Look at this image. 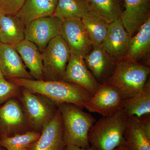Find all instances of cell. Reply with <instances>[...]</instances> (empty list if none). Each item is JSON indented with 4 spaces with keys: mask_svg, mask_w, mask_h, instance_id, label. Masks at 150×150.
<instances>
[{
    "mask_svg": "<svg viewBox=\"0 0 150 150\" xmlns=\"http://www.w3.org/2000/svg\"><path fill=\"white\" fill-rule=\"evenodd\" d=\"M11 80L12 82L18 87L46 97L57 106L62 103H71L83 109L92 96L91 94L81 86L64 81L25 79Z\"/></svg>",
    "mask_w": 150,
    "mask_h": 150,
    "instance_id": "cell-1",
    "label": "cell"
},
{
    "mask_svg": "<svg viewBox=\"0 0 150 150\" xmlns=\"http://www.w3.org/2000/svg\"><path fill=\"white\" fill-rule=\"evenodd\" d=\"M58 107L62 114L65 146L74 145L84 149L89 148L88 133L96 119L75 105L62 103Z\"/></svg>",
    "mask_w": 150,
    "mask_h": 150,
    "instance_id": "cell-2",
    "label": "cell"
},
{
    "mask_svg": "<svg viewBox=\"0 0 150 150\" xmlns=\"http://www.w3.org/2000/svg\"><path fill=\"white\" fill-rule=\"evenodd\" d=\"M128 116L122 108L96 121L89 132L91 146L96 150H114L124 144V132Z\"/></svg>",
    "mask_w": 150,
    "mask_h": 150,
    "instance_id": "cell-3",
    "label": "cell"
},
{
    "mask_svg": "<svg viewBox=\"0 0 150 150\" xmlns=\"http://www.w3.org/2000/svg\"><path fill=\"white\" fill-rule=\"evenodd\" d=\"M150 72V67L146 65L121 60L117 62L113 73L105 83L116 87L128 99L143 89Z\"/></svg>",
    "mask_w": 150,
    "mask_h": 150,
    "instance_id": "cell-4",
    "label": "cell"
},
{
    "mask_svg": "<svg viewBox=\"0 0 150 150\" xmlns=\"http://www.w3.org/2000/svg\"><path fill=\"white\" fill-rule=\"evenodd\" d=\"M43 75L50 80H62L71 52L61 35L49 42L42 53Z\"/></svg>",
    "mask_w": 150,
    "mask_h": 150,
    "instance_id": "cell-5",
    "label": "cell"
},
{
    "mask_svg": "<svg viewBox=\"0 0 150 150\" xmlns=\"http://www.w3.org/2000/svg\"><path fill=\"white\" fill-rule=\"evenodd\" d=\"M125 100L117 88L104 83L100 84L98 90L86 103L85 108L90 112L106 117L123 108Z\"/></svg>",
    "mask_w": 150,
    "mask_h": 150,
    "instance_id": "cell-6",
    "label": "cell"
},
{
    "mask_svg": "<svg viewBox=\"0 0 150 150\" xmlns=\"http://www.w3.org/2000/svg\"><path fill=\"white\" fill-rule=\"evenodd\" d=\"M62 23L54 16L37 19L25 26V39L43 50L52 39L61 35Z\"/></svg>",
    "mask_w": 150,
    "mask_h": 150,
    "instance_id": "cell-7",
    "label": "cell"
},
{
    "mask_svg": "<svg viewBox=\"0 0 150 150\" xmlns=\"http://www.w3.org/2000/svg\"><path fill=\"white\" fill-rule=\"evenodd\" d=\"M61 35L67 43L71 54L83 59L93 47L80 19H73L63 21Z\"/></svg>",
    "mask_w": 150,
    "mask_h": 150,
    "instance_id": "cell-8",
    "label": "cell"
},
{
    "mask_svg": "<svg viewBox=\"0 0 150 150\" xmlns=\"http://www.w3.org/2000/svg\"><path fill=\"white\" fill-rule=\"evenodd\" d=\"M124 139L129 150H150V115L128 116Z\"/></svg>",
    "mask_w": 150,
    "mask_h": 150,
    "instance_id": "cell-9",
    "label": "cell"
},
{
    "mask_svg": "<svg viewBox=\"0 0 150 150\" xmlns=\"http://www.w3.org/2000/svg\"><path fill=\"white\" fill-rule=\"evenodd\" d=\"M131 38L119 18L109 23L101 46L117 62L125 58Z\"/></svg>",
    "mask_w": 150,
    "mask_h": 150,
    "instance_id": "cell-10",
    "label": "cell"
},
{
    "mask_svg": "<svg viewBox=\"0 0 150 150\" xmlns=\"http://www.w3.org/2000/svg\"><path fill=\"white\" fill-rule=\"evenodd\" d=\"M62 80L81 86L92 96L100 86L88 69L83 58L72 54H71Z\"/></svg>",
    "mask_w": 150,
    "mask_h": 150,
    "instance_id": "cell-11",
    "label": "cell"
},
{
    "mask_svg": "<svg viewBox=\"0 0 150 150\" xmlns=\"http://www.w3.org/2000/svg\"><path fill=\"white\" fill-rule=\"evenodd\" d=\"M63 134L62 114L58 108L53 118L43 127L39 139L28 150H62L65 146Z\"/></svg>",
    "mask_w": 150,
    "mask_h": 150,
    "instance_id": "cell-12",
    "label": "cell"
},
{
    "mask_svg": "<svg viewBox=\"0 0 150 150\" xmlns=\"http://www.w3.org/2000/svg\"><path fill=\"white\" fill-rule=\"evenodd\" d=\"M150 0H123L120 18L131 37L150 17Z\"/></svg>",
    "mask_w": 150,
    "mask_h": 150,
    "instance_id": "cell-13",
    "label": "cell"
},
{
    "mask_svg": "<svg viewBox=\"0 0 150 150\" xmlns=\"http://www.w3.org/2000/svg\"><path fill=\"white\" fill-rule=\"evenodd\" d=\"M22 100L31 125L35 129L43 128L51 120L56 110L26 89L23 92Z\"/></svg>",
    "mask_w": 150,
    "mask_h": 150,
    "instance_id": "cell-14",
    "label": "cell"
},
{
    "mask_svg": "<svg viewBox=\"0 0 150 150\" xmlns=\"http://www.w3.org/2000/svg\"><path fill=\"white\" fill-rule=\"evenodd\" d=\"M84 60L88 69L100 84L105 83L111 76L117 63L101 45L93 46Z\"/></svg>",
    "mask_w": 150,
    "mask_h": 150,
    "instance_id": "cell-15",
    "label": "cell"
},
{
    "mask_svg": "<svg viewBox=\"0 0 150 150\" xmlns=\"http://www.w3.org/2000/svg\"><path fill=\"white\" fill-rule=\"evenodd\" d=\"M0 69L4 76L32 79L14 45L0 43Z\"/></svg>",
    "mask_w": 150,
    "mask_h": 150,
    "instance_id": "cell-16",
    "label": "cell"
},
{
    "mask_svg": "<svg viewBox=\"0 0 150 150\" xmlns=\"http://www.w3.org/2000/svg\"><path fill=\"white\" fill-rule=\"evenodd\" d=\"M21 57L25 66L29 70L30 74L37 80L44 78L42 54L38 46L29 40L24 39L14 45Z\"/></svg>",
    "mask_w": 150,
    "mask_h": 150,
    "instance_id": "cell-17",
    "label": "cell"
},
{
    "mask_svg": "<svg viewBox=\"0 0 150 150\" xmlns=\"http://www.w3.org/2000/svg\"><path fill=\"white\" fill-rule=\"evenodd\" d=\"M58 0H25L16 16L25 26L39 18L54 16Z\"/></svg>",
    "mask_w": 150,
    "mask_h": 150,
    "instance_id": "cell-18",
    "label": "cell"
},
{
    "mask_svg": "<svg viewBox=\"0 0 150 150\" xmlns=\"http://www.w3.org/2000/svg\"><path fill=\"white\" fill-rule=\"evenodd\" d=\"M150 50V17L132 36L128 51L123 60L138 62L144 58Z\"/></svg>",
    "mask_w": 150,
    "mask_h": 150,
    "instance_id": "cell-19",
    "label": "cell"
},
{
    "mask_svg": "<svg viewBox=\"0 0 150 150\" xmlns=\"http://www.w3.org/2000/svg\"><path fill=\"white\" fill-rule=\"evenodd\" d=\"M25 26L15 15L0 13V42L14 45L25 39Z\"/></svg>",
    "mask_w": 150,
    "mask_h": 150,
    "instance_id": "cell-20",
    "label": "cell"
},
{
    "mask_svg": "<svg viewBox=\"0 0 150 150\" xmlns=\"http://www.w3.org/2000/svg\"><path fill=\"white\" fill-rule=\"evenodd\" d=\"M123 108L127 116L140 118L150 115V83L147 81L139 93L125 100Z\"/></svg>",
    "mask_w": 150,
    "mask_h": 150,
    "instance_id": "cell-21",
    "label": "cell"
},
{
    "mask_svg": "<svg viewBox=\"0 0 150 150\" xmlns=\"http://www.w3.org/2000/svg\"><path fill=\"white\" fill-rule=\"evenodd\" d=\"M90 11L86 0H58L54 16L63 21L81 20Z\"/></svg>",
    "mask_w": 150,
    "mask_h": 150,
    "instance_id": "cell-22",
    "label": "cell"
},
{
    "mask_svg": "<svg viewBox=\"0 0 150 150\" xmlns=\"http://www.w3.org/2000/svg\"><path fill=\"white\" fill-rule=\"evenodd\" d=\"M25 121L24 114L18 103L10 100L0 108V122L5 127L6 135L14 132Z\"/></svg>",
    "mask_w": 150,
    "mask_h": 150,
    "instance_id": "cell-23",
    "label": "cell"
},
{
    "mask_svg": "<svg viewBox=\"0 0 150 150\" xmlns=\"http://www.w3.org/2000/svg\"><path fill=\"white\" fill-rule=\"evenodd\" d=\"M81 20L93 46L101 45L107 33L109 23L91 10Z\"/></svg>",
    "mask_w": 150,
    "mask_h": 150,
    "instance_id": "cell-24",
    "label": "cell"
},
{
    "mask_svg": "<svg viewBox=\"0 0 150 150\" xmlns=\"http://www.w3.org/2000/svg\"><path fill=\"white\" fill-rule=\"evenodd\" d=\"M91 10L110 23L120 18L123 10V0H88Z\"/></svg>",
    "mask_w": 150,
    "mask_h": 150,
    "instance_id": "cell-25",
    "label": "cell"
},
{
    "mask_svg": "<svg viewBox=\"0 0 150 150\" xmlns=\"http://www.w3.org/2000/svg\"><path fill=\"white\" fill-rule=\"evenodd\" d=\"M40 133L28 131L23 134H16L12 137H4L0 139V146L7 150H18L28 148L40 137Z\"/></svg>",
    "mask_w": 150,
    "mask_h": 150,
    "instance_id": "cell-26",
    "label": "cell"
},
{
    "mask_svg": "<svg viewBox=\"0 0 150 150\" xmlns=\"http://www.w3.org/2000/svg\"><path fill=\"white\" fill-rule=\"evenodd\" d=\"M25 0H0V13L15 15L22 6Z\"/></svg>",
    "mask_w": 150,
    "mask_h": 150,
    "instance_id": "cell-27",
    "label": "cell"
},
{
    "mask_svg": "<svg viewBox=\"0 0 150 150\" xmlns=\"http://www.w3.org/2000/svg\"><path fill=\"white\" fill-rule=\"evenodd\" d=\"M18 86L6 80L4 78L0 79V104L16 93Z\"/></svg>",
    "mask_w": 150,
    "mask_h": 150,
    "instance_id": "cell-28",
    "label": "cell"
},
{
    "mask_svg": "<svg viewBox=\"0 0 150 150\" xmlns=\"http://www.w3.org/2000/svg\"><path fill=\"white\" fill-rule=\"evenodd\" d=\"M62 150H96L92 147L90 146L87 149H84L74 146V145H66L65 146Z\"/></svg>",
    "mask_w": 150,
    "mask_h": 150,
    "instance_id": "cell-29",
    "label": "cell"
},
{
    "mask_svg": "<svg viewBox=\"0 0 150 150\" xmlns=\"http://www.w3.org/2000/svg\"><path fill=\"white\" fill-rule=\"evenodd\" d=\"M114 150H129L125 145H121L116 148Z\"/></svg>",
    "mask_w": 150,
    "mask_h": 150,
    "instance_id": "cell-30",
    "label": "cell"
},
{
    "mask_svg": "<svg viewBox=\"0 0 150 150\" xmlns=\"http://www.w3.org/2000/svg\"><path fill=\"white\" fill-rule=\"evenodd\" d=\"M4 78V77L3 76L2 73L1 71V69H0V79H2V78Z\"/></svg>",
    "mask_w": 150,
    "mask_h": 150,
    "instance_id": "cell-31",
    "label": "cell"
},
{
    "mask_svg": "<svg viewBox=\"0 0 150 150\" xmlns=\"http://www.w3.org/2000/svg\"><path fill=\"white\" fill-rule=\"evenodd\" d=\"M28 148H26V149H23L18 150H28Z\"/></svg>",
    "mask_w": 150,
    "mask_h": 150,
    "instance_id": "cell-32",
    "label": "cell"
},
{
    "mask_svg": "<svg viewBox=\"0 0 150 150\" xmlns=\"http://www.w3.org/2000/svg\"><path fill=\"white\" fill-rule=\"evenodd\" d=\"M86 1H88V0H86Z\"/></svg>",
    "mask_w": 150,
    "mask_h": 150,
    "instance_id": "cell-33",
    "label": "cell"
},
{
    "mask_svg": "<svg viewBox=\"0 0 150 150\" xmlns=\"http://www.w3.org/2000/svg\"><path fill=\"white\" fill-rule=\"evenodd\" d=\"M0 150H2L1 149V148H0Z\"/></svg>",
    "mask_w": 150,
    "mask_h": 150,
    "instance_id": "cell-34",
    "label": "cell"
},
{
    "mask_svg": "<svg viewBox=\"0 0 150 150\" xmlns=\"http://www.w3.org/2000/svg\"><path fill=\"white\" fill-rule=\"evenodd\" d=\"M0 43H1V42H0Z\"/></svg>",
    "mask_w": 150,
    "mask_h": 150,
    "instance_id": "cell-35",
    "label": "cell"
}]
</instances>
